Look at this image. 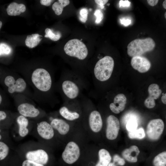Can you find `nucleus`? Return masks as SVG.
Masks as SVG:
<instances>
[{
  "mask_svg": "<svg viewBox=\"0 0 166 166\" xmlns=\"http://www.w3.org/2000/svg\"><path fill=\"white\" fill-rule=\"evenodd\" d=\"M26 84L24 80L22 78H18L13 85L7 88L8 92L11 94L15 92H22L26 89Z\"/></svg>",
  "mask_w": 166,
  "mask_h": 166,
  "instance_id": "obj_22",
  "label": "nucleus"
},
{
  "mask_svg": "<svg viewBox=\"0 0 166 166\" xmlns=\"http://www.w3.org/2000/svg\"><path fill=\"white\" fill-rule=\"evenodd\" d=\"M7 117V114L6 112L2 110H0V127L2 122L5 120Z\"/></svg>",
  "mask_w": 166,
  "mask_h": 166,
  "instance_id": "obj_36",
  "label": "nucleus"
},
{
  "mask_svg": "<svg viewBox=\"0 0 166 166\" xmlns=\"http://www.w3.org/2000/svg\"><path fill=\"white\" fill-rule=\"evenodd\" d=\"M113 159V162L117 163L118 165L121 166H123L125 163L124 160L117 154L114 156Z\"/></svg>",
  "mask_w": 166,
  "mask_h": 166,
  "instance_id": "obj_34",
  "label": "nucleus"
},
{
  "mask_svg": "<svg viewBox=\"0 0 166 166\" xmlns=\"http://www.w3.org/2000/svg\"><path fill=\"white\" fill-rule=\"evenodd\" d=\"M108 166H116L114 162H110Z\"/></svg>",
  "mask_w": 166,
  "mask_h": 166,
  "instance_id": "obj_45",
  "label": "nucleus"
},
{
  "mask_svg": "<svg viewBox=\"0 0 166 166\" xmlns=\"http://www.w3.org/2000/svg\"><path fill=\"white\" fill-rule=\"evenodd\" d=\"M164 123L160 119L151 120L148 123L146 128V133L148 138L152 140L159 139L163 133Z\"/></svg>",
  "mask_w": 166,
  "mask_h": 166,
  "instance_id": "obj_6",
  "label": "nucleus"
},
{
  "mask_svg": "<svg viewBox=\"0 0 166 166\" xmlns=\"http://www.w3.org/2000/svg\"><path fill=\"white\" fill-rule=\"evenodd\" d=\"M126 101V97L124 94H118L114 97L113 102L110 104V109L115 113H119L124 109Z\"/></svg>",
  "mask_w": 166,
  "mask_h": 166,
  "instance_id": "obj_13",
  "label": "nucleus"
},
{
  "mask_svg": "<svg viewBox=\"0 0 166 166\" xmlns=\"http://www.w3.org/2000/svg\"><path fill=\"white\" fill-rule=\"evenodd\" d=\"M17 121L19 126V133L22 137L26 136L28 133L29 130L27 128L28 124V120L25 117L20 115L17 119Z\"/></svg>",
  "mask_w": 166,
  "mask_h": 166,
  "instance_id": "obj_21",
  "label": "nucleus"
},
{
  "mask_svg": "<svg viewBox=\"0 0 166 166\" xmlns=\"http://www.w3.org/2000/svg\"><path fill=\"white\" fill-rule=\"evenodd\" d=\"M159 85L156 84H152L149 85L148 89L149 96L145 100L144 104L148 109H152L155 106V100L160 96L162 91Z\"/></svg>",
  "mask_w": 166,
  "mask_h": 166,
  "instance_id": "obj_9",
  "label": "nucleus"
},
{
  "mask_svg": "<svg viewBox=\"0 0 166 166\" xmlns=\"http://www.w3.org/2000/svg\"><path fill=\"white\" fill-rule=\"evenodd\" d=\"M22 166H44L43 165L38 164L31 161L27 160L24 161Z\"/></svg>",
  "mask_w": 166,
  "mask_h": 166,
  "instance_id": "obj_35",
  "label": "nucleus"
},
{
  "mask_svg": "<svg viewBox=\"0 0 166 166\" xmlns=\"http://www.w3.org/2000/svg\"><path fill=\"white\" fill-rule=\"evenodd\" d=\"M155 45L154 41L150 38L144 39H136L128 45L127 53L132 57L141 56L147 52L152 50Z\"/></svg>",
  "mask_w": 166,
  "mask_h": 166,
  "instance_id": "obj_3",
  "label": "nucleus"
},
{
  "mask_svg": "<svg viewBox=\"0 0 166 166\" xmlns=\"http://www.w3.org/2000/svg\"><path fill=\"white\" fill-rule=\"evenodd\" d=\"M94 15L96 18L95 23L96 24L100 23L103 18V14L101 11L97 9L95 11Z\"/></svg>",
  "mask_w": 166,
  "mask_h": 166,
  "instance_id": "obj_33",
  "label": "nucleus"
},
{
  "mask_svg": "<svg viewBox=\"0 0 166 166\" xmlns=\"http://www.w3.org/2000/svg\"><path fill=\"white\" fill-rule=\"evenodd\" d=\"M138 124L135 120L131 119L129 120L126 124V128L128 132H131L136 129Z\"/></svg>",
  "mask_w": 166,
  "mask_h": 166,
  "instance_id": "obj_30",
  "label": "nucleus"
},
{
  "mask_svg": "<svg viewBox=\"0 0 166 166\" xmlns=\"http://www.w3.org/2000/svg\"><path fill=\"white\" fill-rule=\"evenodd\" d=\"M40 37L42 36L38 34H34L27 35L25 41L26 45L30 48L35 47L39 44L42 39Z\"/></svg>",
  "mask_w": 166,
  "mask_h": 166,
  "instance_id": "obj_23",
  "label": "nucleus"
},
{
  "mask_svg": "<svg viewBox=\"0 0 166 166\" xmlns=\"http://www.w3.org/2000/svg\"><path fill=\"white\" fill-rule=\"evenodd\" d=\"M26 156L28 160L43 165L47 164L49 159L47 152L41 149L29 151Z\"/></svg>",
  "mask_w": 166,
  "mask_h": 166,
  "instance_id": "obj_10",
  "label": "nucleus"
},
{
  "mask_svg": "<svg viewBox=\"0 0 166 166\" xmlns=\"http://www.w3.org/2000/svg\"><path fill=\"white\" fill-rule=\"evenodd\" d=\"M153 163L154 166H166V152H163L154 158Z\"/></svg>",
  "mask_w": 166,
  "mask_h": 166,
  "instance_id": "obj_25",
  "label": "nucleus"
},
{
  "mask_svg": "<svg viewBox=\"0 0 166 166\" xmlns=\"http://www.w3.org/2000/svg\"><path fill=\"white\" fill-rule=\"evenodd\" d=\"M32 81L36 88L41 91L48 92L52 85V80L49 73L42 68L35 69L31 76Z\"/></svg>",
  "mask_w": 166,
  "mask_h": 166,
  "instance_id": "obj_4",
  "label": "nucleus"
},
{
  "mask_svg": "<svg viewBox=\"0 0 166 166\" xmlns=\"http://www.w3.org/2000/svg\"><path fill=\"white\" fill-rule=\"evenodd\" d=\"M45 37L49 38L52 41H56L59 40L61 38V35L59 31L54 32L49 28H46L45 30Z\"/></svg>",
  "mask_w": 166,
  "mask_h": 166,
  "instance_id": "obj_28",
  "label": "nucleus"
},
{
  "mask_svg": "<svg viewBox=\"0 0 166 166\" xmlns=\"http://www.w3.org/2000/svg\"><path fill=\"white\" fill-rule=\"evenodd\" d=\"M6 10L8 15L15 16L24 12L26 10V7L24 4L13 2L8 5Z\"/></svg>",
  "mask_w": 166,
  "mask_h": 166,
  "instance_id": "obj_18",
  "label": "nucleus"
},
{
  "mask_svg": "<svg viewBox=\"0 0 166 166\" xmlns=\"http://www.w3.org/2000/svg\"><path fill=\"white\" fill-rule=\"evenodd\" d=\"M140 153L137 146L135 145L124 149L122 153V156L128 161L135 163L137 161V157Z\"/></svg>",
  "mask_w": 166,
  "mask_h": 166,
  "instance_id": "obj_16",
  "label": "nucleus"
},
{
  "mask_svg": "<svg viewBox=\"0 0 166 166\" xmlns=\"http://www.w3.org/2000/svg\"><path fill=\"white\" fill-rule=\"evenodd\" d=\"M2 26V22L1 21H0V29H1Z\"/></svg>",
  "mask_w": 166,
  "mask_h": 166,
  "instance_id": "obj_47",
  "label": "nucleus"
},
{
  "mask_svg": "<svg viewBox=\"0 0 166 166\" xmlns=\"http://www.w3.org/2000/svg\"><path fill=\"white\" fill-rule=\"evenodd\" d=\"M88 120L90 127L92 131L97 132L101 130L103 122L101 114L98 111L93 110L91 112Z\"/></svg>",
  "mask_w": 166,
  "mask_h": 166,
  "instance_id": "obj_12",
  "label": "nucleus"
},
{
  "mask_svg": "<svg viewBox=\"0 0 166 166\" xmlns=\"http://www.w3.org/2000/svg\"><path fill=\"white\" fill-rule=\"evenodd\" d=\"M79 19L82 22L85 23L88 19V11L87 9L85 8L81 9L80 12Z\"/></svg>",
  "mask_w": 166,
  "mask_h": 166,
  "instance_id": "obj_32",
  "label": "nucleus"
},
{
  "mask_svg": "<svg viewBox=\"0 0 166 166\" xmlns=\"http://www.w3.org/2000/svg\"><path fill=\"white\" fill-rule=\"evenodd\" d=\"M106 136L109 140L115 139L118 136L120 128L119 121L113 115H109L106 119Z\"/></svg>",
  "mask_w": 166,
  "mask_h": 166,
  "instance_id": "obj_8",
  "label": "nucleus"
},
{
  "mask_svg": "<svg viewBox=\"0 0 166 166\" xmlns=\"http://www.w3.org/2000/svg\"><path fill=\"white\" fill-rule=\"evenodd\" d=\"M166 12H165V14H164V17H165V18H166Z\"/></svg>",
  "mask_w": 166,
  "mask_h": 166,
  "instance_id": "obj_48",
  "label": "nucleus"
},
{
  "mask_svg": "<svg viewBox=\"0 0 166 166\" xmlns=\"http://www.w3.org/2000/svg\"><path fill=\"white\" fill-rule=\"evenodd\" d=\"M158 0H148L147 1L148 4L152 6H156L158 2Z\"/></svg>",
  "mask_w": 166,
  "mask_h": 166,
  "instance_id": "obj_41",
  "label": "nucleus"
},
{
  "mask_svg": "<svg viewBox=\"0 0 166 166\" xmlns=\"http://www.w3.org/2000/svg\"><path fill=\"white\" fill-rule=\"evenodd\" d=\"M85 77L78 73H65L62 75L59 89L65 102L79 99L82 91L87 88Z\"/></svg>",
  "mask_w": 166,
  "mask_h": 166,
  "instance_id": "obj_1",
  "label": "nucleus"
},
{
  "mask_svg": "<svg viewBox=\"0 0 166 166\" xmlns=\"http://www.w3.org/2000/svg\"><path fill=\"white\" fill-rule=\"evenodd\" d=\"M114 61L109 56H106L99 60L96 63L92 76L96 80L104 82L110 78L114 68Z\"/></svg>",
  "mask_w": 166,
  "mask_h": 166,
  "instance_id": "obj_2",
  "label": "nucleus"
},
{
  "mask_svg": "<svg viewBox=\"0 0 166 166\" xmlns=\"http://www.w3.org/2000/svg\"><path fill=\"white\" fill-rule=\"evenodd\" d=\"M19 113L25 117H35L40 113L38 109L29 103H23L20 105L18 108Z\"/></svg>",
  "mask_w": 166,
  "mask_h": 166,
  "instance_id": "obj_15",
  "label": "nucleus"
},
{
  "mask_svg": "<svg viewBox=\"0 0 166 166\" xmlns=\"http://www.w3.org/2000/svg\"><path fill=\"white\" fill-rule=\"evenodd\" d=\"M99 160L95 166H108L110 162L111 157L109 152L105 149H101L98 152Z\"/></svg>",
  "mask_w": 166,
  "mask_h": 166,
  "instance_id": "obj_20",
  "label": "nucleus"
},
{
  "mask_svg": "<svg viewBox=\"0 0 166 166\" xmlns=\"http://www.w3.org/2000/svg\"><path fill=\"white\" fill-rule=\"evenodd\" d=\"M37 131L39 135L45 139H50L54 135V131L50 124L46 121H42L38 124Z\"/></svg>",
  "mask_w": 166,
  "mask_h": 166,
  "instance_id": "obj_14",
  "label": "nucleus"
},
{
  "mask_svg": "<svg viewBox=\"0 0 166 166\" xmlns=\"http://www.w3.org/2000/svg\"><path fill=\"white\" fill-rule=\"evenodd\" d=\"M95 2L97 4L100 6L101 9L104 8V5L106 4L108 1V0H95Z\"/></svg>",
  "mask_w": 166,
  "mask_h": 166,
  "instance_id": "obj_38",
  "label": "nucleus"
},
{
  "mask_svg": "<svg viewBox=\"0 0 166 166\" xmlns=\"http://www.w3.org/2000/svg\"><path fill=\"white\" fill-rule=\"evenodd\" d=\"M166 93H165L163 95L161 98L162 102L163 104L165 105L166 104Z\"/></svg>",
  "mask_w": 166,
  "mask_h": 166,
  "instance_id": "obj_42",
  "label": "nucleus"
},
{
  "mask_svg": "<svg viewBox=\"0 0 166 166\" xmlns=\"http://www.w3.org/2000/svg\"><path fill=\"white\" fill-rule=\"evenodd\" d=\"M80 156V150L78 145L74 142H69L63 152L62 157L66 163L71 164L76 162Z\"/></svg>",
  "mask_w": 166,
  "mask_h": 166,
  "instance_id": "obj_7",
  "label": "nucleus"
},
{
  "mask_svg": "<svg viewBox=\"0 0 166 166\" xmlns=\"http://www.w3.org/2000/svg\"><path fill=\"white\" fill-rule=\"evenodd\" d=\"M120 20V22L121 24H123L125 26H127L129 25L131 22V20L127 19H123Z\"/></svg>",
  "mask_w": 166,
  "mask_h": 166,
  "instance_id": "obj_40",
  "label": "nucleus"
},
{
  "mask_svg": "<svg viewBox=\"0 0 166 166\" xmlns=\"http://www.w3.org/2000/svg\"><path fill=\"white\" fill-rule=\"evenodd\" d=\"M53 1V0H41L40 1V2L42 5L49 6L51 5V3Z\"/></svg>",
  "mask_w": 166,
  "mask_h": 166,
  "instance_id": "obj_39",
  "label": "nucleus"
},
{
  "mask_svg": "<svg viewBox=\"0 0 166 166\" xmlns=\"http://www.w3.org/2000/svg\"><path fill=\"white\" fill-rule=\"evenodd\" d=\"M128 136L131 139H141L145 136L144 129L142 128H140L134 131L128 132Z\"/></svg>",
  "mask_w": 166,
  "mask_h": 166,
  "instance_id": "obj_27",
  "label": "nucleus"
},
{
  "mask_svg": "<svg viewBox=\"0 0 166 166\" xmlns=\"http://www.w3.org/2000/svg\"><path fill=\"white\" fill-rule=\"evenodd\" d=\"M120 7L121 6L124 7H129L130 5V2L128 0H121L120 1L119 3Z\"/></svg>",
  "mask_w": 166,
  "mask_h": 166,
  "instance_id": "obj_37",
  "label": "nucleus"
},
{
  "mask_svg": "<svg viewBox=\"0 0 166 166\" xmlns=\"http://www.w3.org/2000/svg\"><path fill=\"white\" fill-rule=\"evenodd\" d=\"M132 68L140 73L148 71L150 69L151 64L146 57L141 56L133 57L131 61Z\"/></svg>",
  "mask_w": 166,
  "mask_h": 166,
  "instance_id": "obj_11",
  "label": "nucleus"
},
{
  "mask_svg": "<svg viewBox=\"0 0 166 166\" xmlns=\"http://www.w3.org/2000/svg\"><path fill=\"white\" fill-rule=\"evenodd\" d=\"M11 48L7 44L3 43H0V56L8 55L11 53Z\"/></svg>",
  "mask_w": 166,
  "mask_h": 166,
  "instance_id": "obj_29",
  "label": "nucleus"
},
{
  "mask_svg": "<svg viewBox=\"0 0 166 166\" xmlns=\"http://www.w3.org/2000/svg\"><path fill=\"white\" fill-rule=\"evenodd\" d=\"M9 148L4 142L0 141V162L4 160L8 155Z\"/></svg>",
  "mask_w": 166,
  "mask_h": 166,
  "instance_id": "obj_26",
  "label": "nucleus"
},
{
  "mask_svg": "<svg viewBox=\"0 0 166 166\" xmlns=\"http://www.w3.org/2000/svg\"><path fill=\"white\" fill-rule=\"evenodd\" d=\"M1 132H2V130L1 129H0V141H2L1 140L2 138V136L1 134Z\"/></svg>",
  "mask_w": 166,
  "mask_h": 166,
  "instance_id": "obj_46",
  "label": "nucleus"
},
{
  "mask_svg": "<svg viewBox=\"0 0 166 166\" xmlns=\"http://www.w3.org/2000/svg\"><path fill=\"white\" fill-rule=\"evenodd\" d=\"M59 112L62 117L70 121L78 119L80 117V115L78 112L69 110L66 105L60 108Z\"/></svg>",
  "mask_w": 166,
  "mask_h": 166,
  "instance_id": "obj_19",
  "label": "nucleus"
},
{
  "mask_svg": "<svg viewBox=\"0 0 166 166\" xmlns=\"http://www.w3.org/2000/svg\"><path fill=\"white\" fill-rule=\"evenodd\" d=\"M4 101V98L2 93L0 91V106L2 104Z\"/></svg>",
  "mask_w": 166,
  "mask_h": 166,
  "instance_id": "obj_43",
  "label": "nucleus"
},
{
  "mask_svg": "<svg viewBox=\"0 0 166 166\" xmlns=\"http://www.w3.org/2000/svg\"><path fill=\"white\" fill-rule=\"evenodd\" d=\"M163 6L165 9H166V0H164L162 4Z\"/></svg>",
  "mask_w": 166,
  "mask_h": 166,
  "instance_id": "obj_44",
  "label": "nucleus"
},
{
  "mask_svg": "<svg viewBox=\"0 0 166 166\" xmlns=\"http://www.w3.org/2000/svg\"><path fill=\"white\" fill-rule=\"evenodd\" d=\"M64 49L67 55L80 60L85 59L88 55V50L86 45L77 39L69 41L65 44Z\"/></svg>",
  "mask_w": 166,
  "mask_h": 166,
  "instance_id": "obj_5",
  "label": "nucleus"
},
{
  "mask_svg": "<svg viewBox=\"0 0 166 166\" xmlns=\"http://www.w3.org/2000/svg\"><path fill=\"white\" fill-rule=\"evenodd\" d=\"M15 81L14 78L11 75L6 76L5 77L3 80L4 84L7 88L12 86Z\"/></svg>",
  "mask_w": 166,
  "mask_h": 166,
  "instance_id": "obj_31",
  "label": "nucleus"
},
{
  "mask_svg": "<svg viewBox=\"0 0 166 166\" xmlns=\"http://www.w3.org/2000/svg\"><path fill=\"white\" fill-rule=\"evenodd\" d=\"M69 3L70 1L69 0H58L53 4L52 9L56 15H59L61 14L63 8Z\"/></svg>",
  "mask_w": 166,
  "mask_h": 166,
  "instance_id": "obj_24",
  "label": "nucleus"
},
{
  "mask_svg": "<svg viewBox=\"0 0 166 166\" xmlns=\"http://www.w3.org/2000/svg\"><path fill=\"white\" fill-rule=\"evenodd\" d=\"M50 125L53 128L57 130L62 135L66 134L69 131V125L62 119L57 118L52 119Z\"/></svg>",
  "mask_w": 166,
  "mask_h": 166,
  "instance_id": "obj_17",
  "label": "nucleus"
}]
</instances>
